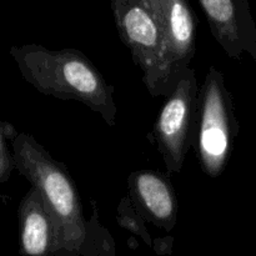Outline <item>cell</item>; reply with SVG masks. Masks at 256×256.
<instances>
[{
  "label": "cell",
  "mask_w": 256,
  "mask_h": 256,
  "mask_svg": "<svg viewBox=\"0 0 256 256\" xmlns=\"http://www.w3.org/2000/svg\"><path fill=\"white\" fill-rule=\"evenodd\" d=\"M116 220L118 224L122 229L128 230V232H132L134 235L139 236L145 244L150 245L152 248L154 240H152V235H150L146 226H145V220L138 214V212L135 210L134 205H132L129 196H125L120 200L119 206H118Z\"/></svg>",
  "instance_id": "30bf717a"
},
{
  "label": "cell",
  "mask_w": 256,
  "mask_h": 256,
  "mask_svg": "<svg viewBox=\"0 0 256 256\" xmlns=\"http://www.w3.org/2000/svg\"><path fill=\"white\" fill-rule=\"evenodd\" d=\"M118 32L142 72L152 96L172 92L165 52L162 25L152 0H114L110 4Z\"/></svg>",
  "instance_id": "277c9868"
},
{
  "label": "cell",
  "mask_w": 256,
  "mask_h": 256,
  "mask_svg": "<svg viewBox=\"0 0 256 256\" xmlns=\"http://www.w3.org/2000/svg\"><path fill=\"white\" fill-rule=\"evenodd\" d=\"M224 75L212 65L198 95L192 148L205 175L219 178L224 172L236 136L239 122Z\"/></svg>",
  "instance_id": "3957f363"
},
{
  "label": "cell",
  "mask_w": 256,
  "mask_h": 256,
  "mask_svg": "<svg viewBox=\"0 0 256 256\" xmlns=\"http://www.w3.org/2000/svg\"><path fill=\"white\" fill-rule=\"evenodd\" d=\"M14 168L44 198L62 232L66 256H115L112 235L102 226L96 202L92 219L84 216L82 199L66 168L28 134L12 139Z\"/></svg>",
  "instance_id": "6da1fadb"
},
{
  "label": "cell",
  "mask_w": 256,
  "mask_h": 256,
  "mask_svg": "<svg viewBox=\"0 0 256 256\" xmlns=\"http://www.w3.org/2000/svg\"><path fill=\"white\" fill-rule=\"evenodd\" d=\"M129 199L138 214L164 232L178 222V199L172 182L152 170H139L128 178Z\"/></svg>",
  "instance_id": "9c48e42d"
},
{
  "label": "cell",
  "mask_w": 256,
  "mask_h": 256,
  "mask_svg": "<svg viewBox=\"0 0 256 256\" xmlns=\"http://www.w3.org/2000/svg\"><path fill=\"white\" fill-rule=\"evenodd\" d=\"M212 36L234 60L249 54L256 62V26L246 0H200Z\"/></svg>",
  "instance_id": "8992f818"
},
{
  "label": "cell",
  "mask_w": 256,
  "mask_h": 256,
  "mask_svg": "<svg viewBox=\"0 0 256 256\" xmlns=\"http://www.w3.org/2000/svg\"><path fill=\"white\" fill-rule=\"evenodd\" d=\"M12 54L22 76L39 92L82 102L108 125L116 124L114 86L108 84L100 70L80 50L25 45L12 48Z\"/></svg>",
  "instance_id": "7a4b0ae2"
},
{
  "label": "cell",
  "mask_w": 256,
  "mask_h": 256,
  "mask_svg": "<svg viewBox=\"0 0 256 256\" xmlns=\"http://www.w3.org/2000/svg\"><path fill=\"white\" fill-rule=\"evenodd\" d=\"M172 238H166V239H155L152 249L156 252V254L165 255L172 252Z\"/></svg>",
  "instance_id": "7c38bea8"
},
{
  "label": "cell",
  "mask_w": 256,
  "mask_h": 256,
  "mask_svg": "<svg viewBox=\"0 0 256 256\" xmlns=\"http://www.w3.org/2000/svg\"><path fill=\"white\" fill-rule=\"evenodd\" d=\"M198 95L196 74L190 68L166 98L155 122V142L169 172H182L188 150L192 148Z\"/></svg>",
  "instance_id": "5b68a950"
},
{
  "label": "cell",
  "mask_w": 256,
  "mask_h": 256,
  "mask_svg": "<svg viewBox=\"0 0 256 256\" xmlns=\"http://www.w3.org/2000/svg\"><path fill=\"white\" fill-rule=\"evenodd\" d=\"M12 169H14V160L5 144L4 132L0 124V182L9 179Z\"/></svg>",
  "instance_id": "8fae6325"
},
{
  "label": "cell",
  "mask_w": 256,
  "mask_h": 256,
  "mask_svg": "<svg viewBox=\"0 0 256 256\" xmlns=\"http://www.w3.org/2000/svg\"><path fill=\"white\" fill-rule=\"evenodd\" d=\"M20 252L25 256H66L58 222L35 188L19 206Z\"/></svg>",
  "instance_id": "ba28073f"
},
{
  "label": "cell",
  "mask_w": 256,
  "mask_h": 256,
  "mask_svg": "<svg viewBox=\"0 0 256 256\" xmlns=\"http://www.w3.org/2000/svg\"><path fill=\"white\" fill-rule=\"evenodd\" d=\"M162 25L170 82L175 89L194 58L198 20L185 0H152Z\"/></svg>",
  "instance_id": "52a82bcc"
}]
</instances>
